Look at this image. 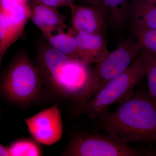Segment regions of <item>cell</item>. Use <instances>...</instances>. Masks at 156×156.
Returning a JSON list of instances; mask_svg holds the SVG:
<instances>
[{"mask_svg":"<svg viewBox=\"0 0 156 156\" xmlns=\"http://www.w3.org/2000/svg\"><path fill=\"white\" fill-rule=\"evenodd\" d=\"M99 119L109 135L126 144H140L149 156H156V101L148 92L133 93Z\"/></svg>","mask_w":156,"mask_h":156,"instance_id":"obj_1","label":"cell"},{"mask_svg":"<svg viewBox=\"0 0 156 156\" xmlns=\"http://www.w3.org/2000/svg\"><path fill=\"white\" fill-rule=\"evenodd\" d=\"M143 49L136 37L126 39L115 50L96 62L83 86L71 97L74 113L77 115L82 114L89 101L113 79L125 71Z\"/></svg>","mask_w":156,"mask_h":156,"instance_id":"obj_2","label":"cell"},{"mask_svg":"<svg viewBox=\"0 0 156 156\" xmlns=\"http://www.w3.org/2000/svg\"><path fill=\"white\" fill-rule=\"evenodd\" d=\"M45 85L35 62L27 53L14 57L1 78V95L15 105L30 106L40 101Z\"/></svg>","mask_w":156,"mask_h":156,"instance_id":"obj_3","label":"cell"},{"mask_svg":"<svg viewBox=\"0 0 156 156\" xmlns=\"http://www.w3.org/2000/svg\"><path fill=\"white\" fill-rule=\"evenodd\" d=\"M154 53L143 49L141 53L128 68L113 79L91 99L83 114L91 119H100L108 112L112 105L130 97L135 87L146 76Z\"/></svg>","mask_w":156,"mask_h":156,"instance_id":"obj_4","label":"cell"},{"mask_svg":"<svg viewBox=\"0 0 156 156\" xmlns=\"http://www.w3.org/2000/svg\"><path fill=\"white\" fill-rule=\"evenodd\" d=\"M62 155L67 156H149L144 147L132 146L108 134L78 132L71 136Z\"/></svg>","mask_w":156,"mask_h":156,"instance_id":"obj_5","label":"cell"},{"mask_svg":"<svg viewBox=\"0 0 156 156\" xmlns=\"http://www.w3.org/2000/svg\"><path fill=\"white\" fill-rule=\"evenodd\" d=\"M24 122L33 138L41 144L52 145L62 137L61 112L57 104L25 119Z\"/></svg>","mask_w":156,"mask_h":156,"instance_id":"obj_6","label":"cell"},{"mask_svg":"<svg viewBox=\"0 0 156 156\" xmlns=\"http://www.w3.org/2000/svg\"><path fill=\"white\" fill-rule=\"evenodd\" d=\"M30 15L29 4L0 10V63L7 50L21 36Z\"/></svg>","mask_w":156,"mask_h":156,"instance_id":"obj_7","label":"cell"},{"mask_svg":"<svg viewBox=\"0 0 156 156\" xmlns=\"http://www.w3.org/2000/svg\"><path fill=\"white\" fill-rule=\"evenodd\" d=\"M69 7L75 30L105 36L107 20L102 8L76 3Z\"/></svg>","mask_w":156,"mask_h":156,"instance_id":"obj_8","label":"cell"},{"mask_svg":"<svg viewBox=\"0 0 156 156\" xmlns=\"http://www.w3.org/2000/svg\"><path fill=\"white\" fill-rule=\"evenodd\" d=\"M75 32L78 56L85 64L98 62L109 53L105 36L76 31Z\"/></svg>","mask_w":156,"mask_h":156,"instance_id":"obj_9","label":"cell"},{"mask_svg":"<svg viewBox=\"0 0 156 156\" xmlns=\"http://www.w3.org/2000/svg\"><path fill=\"white\" fill-rule=\"evenodd\" d=\"M44 40L50 46L74 59H80L75 30L65 23L42 32Z\"/></svg>","mask_w":156,"mask_h":156,"instance_id":"obj_10","label":"cell"},{"mask_svg":"<svg viewBox=\"0 0 156 156\" xmlns=\"http://www.w3.org/2000/svg\"><path fill=\"white\" fill-rule=\"evenodd\" d=\"M128 24L133 35L156 29V5L142 0H131Z\"/></svg>","mask_w":156,"mask_h":156,"instance_id":"obj_11","label":"cell"},{"mask_svg":"<svg viewBox=\"0 0 156 156\" xmlns=\"http://www.w3.org/2000/svg\"><path fill=\"white\" fill-rule=\"evenodd\" d=\"M30 20L41 32L65 23L66 17L58 9L46 5L39 0H30Z\"/></svg>","mask_w":156,"mask_h":156,"instance_id":"obj_12","label":"cell"},{"mask_svg":"<svg viewBox=\"0 0 156 156\" xmlns=\"http://www.w3.org/2000/svg\"><path fill=\"white\" fill-rule=\"evenodd\" d=\"M105 18L115 31L122 30L128 23L131 0H101Z\"/></svg>","mask_w":156,"mask_h":156,"instance_id":"obj_13","label":"cell"},{"mask_svg":"<svg viewBox=\"0 0 156 156\" xmlns=\"http://www.w3.org/2000/svg\"><path fill=\"white\" fill-rule=\"evenodd\" d=\"M8 146L11 156L43 155L41 144L33 138H19L12 141Z\"/></svg>","mask_w":156,"mask_h":156,"instance_id":"obj_14","label":"cell"},{"mask_svg":"<svg viewBox=\"0 0 156 156\" xmlns=\"http://www.w3.org/2000/svg\"><path fill=\"white\" fill-rule=\"evenodd\" d=\"M143 48L156 53V29L144 31L134 35Z\"/></svg>","mask_w":156,"mask_h":156,"instance_id":"obj_15","label":"cell"},{"mask_svg":"<svg viewBox=\"0 0 156 156\" xmlns=\"http://www.w3.org/2000/svg\"><path fill=\"white\" fill-rule=\"evenodd\" d=\"M146 76L148 87V92L156 101V53H154L152 62Z\"/></svg>","mask_w":156,"mask_h":156,"instance_id":"obj_16","label":"cell"},{"mask_svg":"<svg viewBox=\"0 0 156 156\" xmlns=\"http://www.w3.org/2000/svg\"><path fill=\"white\" fill-rule=\"evenodd\" d=\"M41 3L46 5L58 9L63 5L58 0H39Z\"/></svg>","mask_w":156,"mask_h":156,"instance_id":"obj_17","label":"cell"},{"mask_svg":"<svg viewBox=\"0 0 156 156\" xmlns=\"http://www.w3.org/2000/svg\"><path fill=\"white\" fill-rule=\"evenodd\" d=\"M83 4L91 5L97 6L102 8L101 0H80Z\"/></svg>","mask_w":156,"mask_h":156,"instance_id":"obj_18","label":"cell"},{"mask_svg":"<svg viewBox=\"0 0 156 156\" xmlns=\"http://www.w3.org/2000/svg\"><path fill=\"white\" fill-rule=\"evenodd\" d=\"M0 156H11L9 148L7 146H4L2 144H0Z\"/></svg>","mask_w":156,"mask_h":156,"instance_id":"obj_19","label":"cell"},{"mask_svg":"<svg viewBox=\"0 0 156 156\" xmlns=\"http://www.w3.org/2000/svg\"><path fill=\"white\" fill-rule=\"evenodd\" d=\"M63 6H69L73 3H75L76 0H58Z\"/></svg>","mask_w":156,"mask_h":156,"instance_id":"obj_20","label":"cell"},{"mask_svg":"<svg viewBox=\"0 0 156 156\" xmlns=\"http://www.w3.org/2000/svg\"><path fill=\"white\" fill-rule=\"evenodd\" d=\"M142 1L152 3V4H154V5H156V0H142Z\"/></svg>","mask_w":156,"mask_h":156,"instance_id":"obj_21","label":"cell"}]
</instances>
